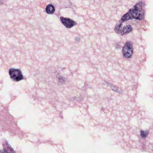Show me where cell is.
Here are the masks:
<instances>
[{
	"label": "cell",
	"instance_id": "cell-2",
	"mask_svg": "<svg viewBox=\"0 0 153 153\" xmlns=\"http://www.w3.org/2000/svg\"><path fill=\"white\" fill-rule=\"evenodd\" d=\"M122 53L123 57L125 59H130L133 53V43L130 41L125 43L123 48Z\"/></svg>",
	"mask_w": 153,
	"mask_h": 153
},
{
	"label": "cell",
	"instance_id": "cell-4",
	"mask_svg": "<svg viewBox=\"0 0 153 153\" xmlns=\"http://www.w3.org/2000/svg\"><path fill=\"white\" fill-rule=\"evenodd\" d=\"M60 19L62 25L68 29H70L77 25V23L75 21L70 19L61 17Z\"/></svg>",
	"mask_w": 153,
	"mask_h": 153
},
{
	"label": "cell",
	"instance_id": "cell-6",
	"mask_svg": "<svg viewBox=\"0 0 153 153\" xmlns=\"http://www.w3.org/2000/svg\"><path fill=\"white\" fill-rule=\"evenodd\" d=\"M45 11L48 14H53L55 11V7L52 4H49L46 7Z\"/></svg>",
	"mask_w": 153,
	"mask_h": 153
},
{
	"label": "cell",
	"instance_id": "cell-8",
	"mask_svg": "<svg viewBox=\"0 0 153 153\" xmlns=\"http://www.w3.org/2000/svg\"><path fill=\"white\" fill-rule=\"evenodd\" d=\"M112 89L113 91H115L116 92H118V93H121V90L118 87H116V86L112 85Z\"/></svg>",
	"mask_w": 153,
	"mask_h": 153
},
{
	"label": "cell",
	"instance_id": "cell-1",
	"mask_svg": "<svg viewBox=\"0 0 153 153\" xmlns=\"http://www.w3.org/2000/svg\"><path fill=\"white\" fill-rule=\"evenodd\" d=\"M145 6L146 4L144 1H139L134 5L132 8L129 10L128 13L124 14L115 26L114 30L116 33L122 27L123 24L126 21L132 19L141 20L144 19L145 15Z\"/></svg>",
	"mask_w": 153,
	"mask_h": 153
},
{
	"label": "cell",
	"instance_id": "cell-7",
	"mask_svg": "<svg viewBox=\"0 0 153 153\" xmlns=\"http://www.w3.org/2000/svg\"><path fill=\"white\" fill-rule=\"evenodd\" d=\"M149 132L148 131H140V136L143 138L146 137L148 134Z\"/></svg>",
	"mask_w": 153,
	"mask_h": 153
},
{
	"label": "cell",
	"instance_id": "cell-3",
	"mask_svg": "<svg viewBox=\"0 0 153 153\" xmlns=\"http://www.w3.org/2000/svg\"><path fill=\"white\" fill-rule=\"evenodd\" d=\"M10 78L15 82H18L24 79V76L21 71L16 69L10 68L9 70Z\"/></svg>",
	"mask_w": 153,
	"mask_h": 153
},
{
	"label": "cell",
	"instance_id": "cell-5",
	"mask_svg": "<svg viewBox=\"0 0 153 153\" xmlns=\"http://www.w3.org/2000/svg\"><path fill=\"white\" fill-rule=\"evenodd\" d=\"M133 30L131 26L130 25H128L126 26L122 27L119 29V31L117 32V33L120 34L122 36L124 35L127 34L129 33L130 32Z\"/></svg>",
	"mask_w": 153,
	"mask_h": 153
},
{
	"label": "cell",
	"instance_id": "cell-9",
	"mask_svg": "<svg viewBox=\"0 0 153 153\" xmlns=\"http://www.w3.org/2000/svg\"><path fill=\"white\" fill-rule=\"evenodd\" d=\"M0 153H10L7 151L6 150H0Z\"/></svg>",
	"mask_w": 153,
	"mask_h": 153
}]
</instances>
